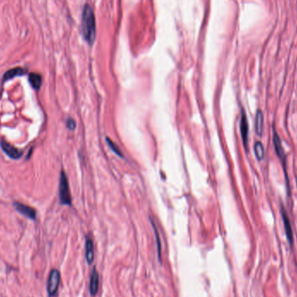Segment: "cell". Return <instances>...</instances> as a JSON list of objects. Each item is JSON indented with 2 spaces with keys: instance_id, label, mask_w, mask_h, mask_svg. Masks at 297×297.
<instances>
[{
  "instance_id": "1",
  "label": "cell",
  "mask_w": 297,
  "mask_h": 297,
  "mask_svg": "<svg viewBox=\"0 0 297 297\" xmlns=\"http://www.w3.org/2000/svg\"><path fill=\"white\" fill-rule=\"evenodd\" d=\"M82 31L85 40L91 44L95 40L96 35V22L95 16L91 8L86 5L84 6L82 16Z\"/></svg>"
},
{
  "instance_id": "2",
  "label": "cell",
  "mask_w": 297,
  "mask_h": 297,
  "mask_svg": "<svg viewBox=\"0 0 297 297\" xmlns=\"http://www.w3.org/2000/svg\"><path fill=\"white\" fill-rule=\"evenodd\" d=\"M59 198L62 204H71V196H70L69 183L67 180V176L64 172H61L60 180H59Z\"/></svg>"
},
{
  "instance_id": "3",
  "label": "cell",
  "mask_w": 297,
  "mask_h": 297,
  "mask_svg": "<svg viewBox=\"0 0 297 297\" xmlns=\"http://www.w3.org/2000/svg\"><path fill=\"white\" fill-rule=\"evenodd\" d=\"M60 273L57 269H53L48 279V285H47V289H48L49 295L51 296H53L57 291V288L60 283Z\"/></svg>"
},
{
  "instance_id": "4",
  "label": "cell",
  "mask_w": 297,
  "mask_h": 297,
  "mask_svg": "<svg viewBox=\"0 0 297 297\" xmlns=\"http://www.w3.org/2000/svg\"><path fill=\"white\" fill-rule=\"evenodd\" d=\"M281 214L282 221H283L285 235H286V237L288 239V241L289 245H290V247H293V245H294V234H293L292 226H291V222H290L289 217H288V213H287V211L285 210V208L282 206L281 208Z\"/></svg>"
},
{
  "instance_id": "5",
  "label": "cell",
  "mask_w": 297,
  "mask_h": 297,
  "mask_svg": "<svg viewBox=\"0 0 297 297\" xmlns=\"http://www.w3.org/2000/svg\"><path fill=\"white\" fill-rule=\"evenodd\" d=\"M0 145H1V147H2V149L4 150L5 153L7 154V155L9 156L10 158H11V159H14V160H18L19 159L21 156H22V151L21 150H19L18 148H16L15 146H11L10 143H8L7 141H5L4 139H2L1 142H0Z\"/></svg>"
},
{
  "instance_id": "6",
  "label": "cell",
  "mask_w": 297,
  "mask_h": 297,
  "mask_svg": "<svg viewBox=\"0 0 297 297\" xmlns=\"http://www.w3.org/2000/svg\"><path fill=\"white\" fill-rule=\"evenodd\" d=\"M274 144H275V151H276V153H277V155L279 156V158L281 159V160L283 162V167L284 168H285V171H286V158H285V153H284V149L283 147H282V145H281V139H280L279 135L277 134L276 132L274 133ZM286 173H287V171H286Z\"/></svg>"
},
{
  "instance_id": "7",
  "label": "cell",
  "mask_w": 297,
  "mask_h": 297,
  "mask_svg": "<svg viewBox=\"0 0 297 297\" xmlns=\"http://www.w3.org/2000/svg\"><path fill=\"white\" fill-rule=\"evenodd\" d=\"M240 129L242 140L244 143V146H247V140H248V133H249V126H248V120L245 114L244 111H242V116H241L240 121Z\"/></svg>"
},
{
  "instance_id": "8",
  "label": "cell",
  "mask_w": 297,
  "mask_h": 297,
  "mask_svg": "<svg viewBox=\"0 0 297 297\" xmlns=\"http://www.w3.org/2000/svg\"><path fill=\"white\" fill-rule=\"evenodd\" d=\"M15 207L19 213L24 214V216L30 218L31 220H34L36 218V211L29 206L24 205L22 203H15Z\"/></svg>"
},
{
  "instance_id": "9",
  "label": "cell",
  "mask_w": 297,
  "mask_h": 297,
  "mask_svg": "<svg viewBox=\"0 0 297 297\" xmlns=\"http://www.w3.org/2000/svg\"><path fill=\"white\" fill-rule=\"evenodd\" d=\"M85 257L86 261L91 265L94 261V244L90 237H87L85 243Z\"/></svg>"
},
{
  "instance_id": "10",
  "label": "cell",
  "mask_w": 297,
  "mask_h": 297,
  "mask_svg": "<svg viewBox=\"0 0 297 297\" xmlns=\"http://www.w3.org/2000/svg\"><path fill=\"white\" fill-rule=\"evenodd\" d=\"M99 277L98 274L96 271V269H93L91 276V282H90V291L91 295H95L97 290H98V286H99Z\"/></svg>"
},
{
  "instance_id": "11",
  "label": "cell",
  "mask_w": 297,
  "mask_h": 297,
  "mask_svg": "<svg viewBox=\"0 0 297 297\" xmlns=\"http://www.w3.org/2000/svg\"><path fill=\"white\" fill-rule=\"evenodd\" d=\"M263 114H262V112L261 110H258L256 112V115H255V132L258 135H262V131H263Z\"/></svg>"
},
{
  "instance_id": "12",
  "label": "cell",
  "mask_w": 297,
  "mask_h": 297,
  "mask_svg": "<svg viewBox=\"0 0 297 297\" xmlns=\"http://www.w3.org/2000/svg\"><path fill=\"white\" fill-rule=\"evenodd\" d=\"M29 82L31 83L32 87H34L36 90H38L42 85V77L38 73L31 72L29 74Z\"/></svg>"
},
{
  "instance_id": "13",
  "label": "cell",
  "mask_w": 297,
  "mask_h": 297,
  "mask_svg": "<svg viewBox=\"0 0 297 297\" xmlns=\"http://www.w3.org/2000/svg\"><path fill=\"white\" fill-rule=\"evenodd\" d=\"M25 72L24 71V69L22 68H13V69H11L9 71H7L4 74V80H8L10 79H12L16 76H20L24 75Z\"/></svg>"
},
{
  "instance_id": "14",
  "label": "cell",
  "mask_w": 297,
  "mask_h": 297,
  "mask_svg": "<svg viewBox=\"0 0 297 297\" xmlns=\"http://www.w3.org/2000/svg\"><path fill=\"white\" fill-rule=\"evenodd\" d=\"M255 155L257 157L258 160H262L264 157V147L261 141H256L254 146Z\"/></svg>"
},
{
  "instance_id": "15",
  "label": "cell",
  "mask_w": 297,
  "mask_h": 297,
  "mask_svg": "<svg viewBox=\"0 0 297 297\" xmlns=\"http://www.w3.org/2000/svg\"><path fill=\"white\" fill-rule=\"evenodd\" d=\"M151 223H152L154 232H155V235H156V238H157V245L158 259H159V261H160V257H161V243H160V238H159V234H158L157 229V227H156V226H155V224H154L152 221H151Z\"/></svg>"
},
{
  "instance_id": "16",
  "label": "cell",
  "mask_w": 297,
  "mask_h": 297,
  "mask_svg": "<svg viewBox=\"0 0 297 297\" xmlns=\"http://www.w3.org/2000/svg\"><path fill=\"white\" fill-rule=\"evenodd\" d=\"M106 141L108 142V144H109V146H110V148H111V149H112L113 151L116 152V153H117V154H118V155H120V156H122V153H120V151H119L117 148L116 147L117 146H116V145L114 144L113 142L110 141V139H106Z\"/></svg>"
},
{
  "instance_id": "17",
  "label": "cell",
  "mask_w": 297,
  "mask_h": 297,
  "mask_svg": "<svg viewBox=\"0 0 297 297\" xmlns=\"http://www.w3.org/2000/svg\"><path fill=\"white\" fill-rule=\"evenodd\" d=\"M67 127L70 130H73L76 127V123H75L74 120H71V119H69L67 120Z\"/></svg>"
}]
</instances>
